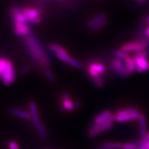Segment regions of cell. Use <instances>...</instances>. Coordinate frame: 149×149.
Listing matches in <instances>:
<instances>
[{"label":"cell","instance_id":"cell-1","mask_svg":"<svg viewBox=\"0 0 149 149\" xmlns=\"http://www.w3.org/2000/svg\"><path fill=\"white\" fill-rule=\"evenodd\" d=\"M24 46L27 54L34 62L46 69L49 67V56L34 34L31 33L25 37Z\"/></svg>","mask_w":149,"mask_h":149},{"label":"cell","instance_id":"cell-2","mask_svg":"<svg viewBox=\"0 0 149 149\" xmlns=\"http://www.w3.org/2000/svg\"><path fill=\"white\" fill-rule=\"evenodd\" d=\"M114 120H116V116L112 114L106 122L100 124H92L88 129V136L90 138H95L99 136L102 133L108 131L113 127Z\"/></svg>","mask_w":149,"mask_h":149},{"label":"cell","instance_id":"cell-3","mask_svg":"<svg viewBox=\"0 0 149 149\" xmlns=\"http://www.w3.org/2000/svg\"><path fill=\"white\" fill-rule=\"evenodd\" d=\"M130 57H132L136 64V71L139 73H143L149 70V51L145 50L133 53Z\"/></svg>","mask_w":149,"mask_h":149},{"label":"cell","instance_id":"cell-4","mask_svg":"<svg viewBox=\"0 0 149 149\" xmlns=\"http://www.w3.org/2000/svg\"><path fill=\"white\" fill-rule=\"evenodd\" d=\"M110 66L113 72L120 77L126 78L132 74L125 66L124 59L115 57L111 61Z\"/></svg>","mask_w":149,"mask_h":149},{"label":"cell","instance_id":"cell-5","mask_svg":"<svg viewBox=\"0 0 149 149\" xmlns=\"http://www.w3.org/2000/svg\"><path fill=\"white\" fill-rule=\"evenodd\" d=\"M23 14L27 17L28 22L30 24L37 25L41 22V11L40 9L24 7L22 8Z\"/></svg>","mask_w":149,"mask_h":149},{"label":"cell","instance_id":"cell-6","mask_svg":"<svg viewBox=\"0 0 149 149\" xmlns=\"http://www.w3.org/2000/svg\"><path fill=\"white\" fill-rule=\"evenodd\" d=\"M149 47L143 43L142 42L135 40L132 42L125 43L120 47V50L125 52H132L135 53L137 52H141L142 50H148Z\"/></svg>","mask_w":149,"mask_h":149},{"label":"cell","instance_id":"cell-7","mask_svg":"<svg viewBox=\"0 0 149 149\" xmlns=\"http://www.w3.org/2000/svg\"><path fill=\"white\" fill-rule=\"evenodd\" d=\"M105 65L100 62H93L88 65L86 68V71L89 74L90 78H94L102 76L106 72Z\"/></svg>","mask_w":149,"mask_h":149},{"label":"cell","instance_id":"cell-8","mask_svg":"<svg viewBox=\"0 0 149 149\" xmlns=\"http://www.w3.org/2000/svg\"><path fill=\"white\" fill-rule=\"evenodd\" d=\"M4 85L9 86L15 82L16 80V73L14 65L10 60H8L6 68L3 76L0 78Z\"/></svg>","mask_w":149,"mask_h":149},{"label":"cell","instance_id":"cell-9","mask_svg":"<svg viewBox=\"0 0 149 149\" xmlns=\"http://www.w3.org/2000/svg\"><path fill=\"white\" fill-rule=\"evenodd\" d=\"M13 31L18 37H26L31 33L29 24H14Z\"/></svg>","mask_w":149,"mask_h":149},{"label":"cell","instance_id":"cell-10","mask_svg":"<svg viewBox=\"0 0 149 149\" xmlns=\"http://www.w3.org/2000/svg\"><path fill=\"white\" fill-rule=\"evenodd\" d=\"M138 119L139 123L140 135H141V140L143 141H146L147 140L148 132H147V123L145 116L141 113Z\"/></svg>","mask_w":149,"mask_h":149},{"label":"cell","instance_id":"cell-11","mask_svg":"<svg viewBox=\"0 0 149 149\" xmlns=\"http://www.w3.org/2000/svg\"><path fill=\"white\" fill-rule=\"evenodd\" d=\"M141 112L135 113H130L125 114L124 116H116V120H117L118 123H125L128 121L136 120L139 119Z\"/></svg>","mask_w":149,"mask_h":149},{"label":"cell","instance_id":"cell-12","mask_svg":"<svg viewBox=\"0 0 149 149\" xmlns=\"http://www.w3.org/2000/svg\"><path fill=\"white\" fill-rule=\"evenodd\" d=\"M10 112L14 116H17L18 118H21L25 119H32V115L31 113H28L27 111H22L16 108H11Z\"/></svg>","mask_w":149,"mask_h":149},{"label":"cell","instance_id":"cell-13","mask_svg":"<svg viewBox=\"0 0 149 149\" xmlns=\"http://www.w3.org/2000/svg\"><path fill=\"white\" fill-rule=\"evenodd\" d=\"M111 114V112L109 110H104L103 111H102L101 113H100L98 115H97L95 118L94 123L100 124L106 122Z\"/></svg>","mask_w":149,"mask_h":149},{"label":"cell","instance_id":"cell-14","mask_svg":"<svg viewBox=\"0 0 149 149\" xmlns=\"http://www.w3.org/2000/svg\"><path fill=\"white\" fill-rule=\"evenodd\" d=\"M106 18V16L105 14L104 13H100L99 15H96V16L93 17V18H91V19H90L89 21H88L86 26L88 28L91 29V27H93L94 26H95L96 24H97V23H99L100 22H101V21L104 20V19Z\"/></svg>","mask_w":149,"mask_h":149},{"label":"cell","instance_id":"cell-15","mask_svg":"<svg viewBox=\"0 0 149 149\" xmlns=\"http://www.w3.org/2000/svg\"><path fill=\"white\" fill-rule=\"evenodd\" d=\"M140 112L139 109L136 107H129V108H124L118 110L116 113V116H124L130 113H135Z\"/></svg>","mask_w":149,"mask_h":149},{"label":"cell","instance_id":"cell-16","mask_svg":"<svg viewBox=\"0 0 149 149\" xmlns=\"http://www.w3.org/2000/svg\"><path fill=\"white\" fill-rule=\"evenodd\" d=\"M124 60H125V66H126L127 70L130 72V73L132 74L135 72L136 71V64H135L134 61L130 56H129V57H127V58L124 59Z\"/></svg>","mask_w":149,"mask_h":149},{"label":"cell","instance_id":"cell-17","mask_svg":"<svg viewBox=\"0 0 149 149\" xmlns=\"http://www.w3.org/2000/svg\"><path fill=\"white\" fill-rule=\"evenodd\" d=\"M49 49L50 51L57 54H68L67 50L62 47L56 44H50L49 45Z\"/></svg>","mask_w":149,"mask_h":149},{"label":"cell","instance_id":"cell-18","mask_svg":"<svg viewBox=\"0 0 149 149\" xmlns=\"http://www.w3.org/2000/svg\"><path fill=\"white\" fill-rule=\"evenodd\" d=\"M62 106L63 109L68 111H71L75 109L74 108V102L70 100V97H68V98H62Z\"/></svg>","mask_w":149,"mask_h":149},{"label":"cell","instance_id":"cell-19","mask_svg":"<svg viewBox=\"0 0 149 149\" xmlns=\"http://www.w3.org/2000/svg\"><path fill=\"white\" fill-rule=\"evenodd\" d=\"M90 80L93 85H94L95 86H96L97 88H101L104 86L105 80H104V77L102 76L94 78H91V79H90Z\"/></svg>","mask_w":149,"mask_h":149},{"label":"cell","instance_id":"cell-20","mask_svg":"<svg viewBox=\"0 0 149 149\" xmlns=\"http://www.w3.org/2000/svg\"><path fill=\"white\" fill-rule=\"evenodd\" d=\"M108 19L106 18L104 20L101 21L99 23H97V24H96L95 26L91 27L90 29L92 32H96L100 31L102 29H103L104 27H106L107 25H108Z\"/></svg>","mask_w":149,"mask_h":149},{"label":"cell","instance_id":"cell-21","mask_svg":"<svg viewBox=\"0 0 149 149\" xmlns=\"http://www.w3.org/2000/svg\"><path fill=\"white\" fill-rule=\"evenodd\" d=\"M140 142H130L123 144L122 149H139Z\"/></svg>","mask_w":149,"mask_h":149},{"label":"cell","instance_id":"cell-22","mask_svg":"<svg viewBox=\"0 0 149 149\" xmlns=\"http://www.w3.org/2000/svg\"><path fill=\"white\" fill-rule=\"evenodd\" d=\"M38 130V132L39 134V136L40 138L45 141V140L47 139V131H46V128L45 125L43 123H40L39 125V127L37 129Z\"/></svg>","mask_w":149,"mask_h":149},{"label":"cell","instance_id":"cell-23","mask_svg":"<svg viewBox=\"0 0 149 149\" xmlns=\"http://www.w3.org/2000/svg\"><path fill=\"white\" fill-rule=\"evenodd\" d=\"M8 60L5 58L0 57V78H1L6 68Z\"/></svg>","mask_w":149,"mask_h":149},{"label":"cell","instance_id":"cell-24","mask_svg":"<svg viewBox=\"0 0 149 149\" xmlns=\"http://www.w3.org/2000/svg\"><path fill=\"white\" fill-rule=\"evenodd\" d=\"M29 108L31 111V114L32 115V118L33 117H39V112L37 109V107L34 102H31L29 103Z\"/></svg>","mask_w":149,"mask_h":149},{"label":"cell","instance_id":"cell-25","mask_svg":"<svg viewBox=\"0 0 149 149\" xmlns=\"http://www.w3.org/2000/svg\"><path fill=\"white\" fill-rule=\"evenodd\" d=\"M103 145L109 147L112 149H122L123 144L119 142H104Z\"/></svg>","mask_w":149,"mask_h":149},{"label":"cell","instance_id":"cell-26","mask_svg":"<svg viewBox=\"0 0 149 149\" xmlns=\"http://www.w3.org/2000/svg\"><path fill=\"white\" fill-rule=\"evenodd\" d=\"M56 56L61 61L66 62L67 63H69L70 60L72 59V58L70 57L68 54H57Z\"/></svg>","mask_w":149,"mask_h":149},{"label":"cell","instance_id":"cell-27","mask_svg":"<svg viewBox=\"0 0 149 149\" xmlns=\"http://www.w3.org/2000/svg\"><path fill=\"white\" fill-rule=\"evenodd\" d=\"M114 55H115V57L120 58L123 59H125L127 57H129V55L128 53L124 52V51L121 50H116L114 51Z\"/></svg>","mask_w":149,"mask_h":149},{"label":"cell","instance_id":"cell-28","mask_svg":"<svg viewBox=\"0 0 149 149\" xmlns=\"http://www.w3.org/2000/svg\"><path fill=\"white\" fill-rule=\"evenodd\" d=\"M44 74L45 77L48 78V80L52 83L55 82V77H54V74L49 69H45Z\"/></svg>","mask_w":149,"mask_h":149},{"label":"cell","instance_id":"cell-29","mask_svg":"<svg viewBox=\"0 0 149 149\" xmlns=\"http://www.w3.org/2000/svg\"><path fill=\"white\" fill-rule=\"evenodd\" d=\"M70 66L76 68H83V64L80 61H78V60L72 58L70 62L68 63Z\"/></svg>","mask_w":149,"mask_h":149},{"label":"cell","instance_id":"cell-30","mask_svg":"<svg viewBox=\"0 0 149 149\" xmlns=\"http://www.w3.org/2000/svg\"><path fill=\"white\" fill-rule=\"evenodd\" d=\"M8 147L9 149H19L17 143L15 141H10L8 142Z\"/></svg>","mask_w":149,"mask_h":149},{"label":"cell","instance_id":"cell-31","mask_svg":"<svg viewBox=\"0 0 149 149\" xmlns=\"http://www.w3.org/2000/svg\"><path fill=\"white\" fill-rule=\"evenodd\" d=\"M30 70V68L28 65H24L21 69V74L22 75H25Z\"/></svg>","mask_w":149,"mask_h":149},{"label":"cell","instance_id":"cell-32","mask_svg":"<svg viewBox=\"0 0 149 149\" xmlns=\"http://www.w3.org/2000/svg\"><path fill=\"white\" fill-rule=\"evenodd\" d=\"M139 149H147L146 141H143L142 140L140 141V146Z\"/></svg>","mask_w":149,"mask_h":149},{"label":"cell","instance_id":"cell-33","mask_svg":"<svg viewBox=\"0 0 149 149\" xmlns=\"http://www.w3.org/2000/svg\"><path fill=\"white\" fill-rule=\"evenodd\" d=\"M74 108L75 109H78L80 108V106H81V103L80 101H75L74 102Z\"/></svg>","mask_w":149,"mask_h":149},{"label":"cell","instance_id":"cell-34","mask_svg":"<svg viewBox=\"0 0 149 149\" xmlns=\"http://www.w3.org/2000/svg\"><path fill=\"white\" fill-rule=\"evenodd\" d=\"M145 36L146 37L149 39V25H148V26L145 29Z\"/></svg>","mask_w":149,"mask_h":149},{"label":"cell","instance_id":"cell-35","mask_svg":"<svg viewBox=\"0 0 149 149\" xmlns=\"http://www.w3.org/2000/svg\"><path fill=\"white\" fill-rule=\"evenodd\" d=\"M97 149H112V148H111L109 147H106V146H105L104 145H102V146H100L97 147Z\"/></svg>","mask_w":149,"mask_h":149},{"label":"cell","instance_id":"cell-36","mask_svg":"<svg viewBox=\"0 0 149 149\" xmlns=\"http://www.w3.org/2000/svg\"><path fill=\"white\" fill-rule=\"evenodd\" d=\"M145 21L148 25H149V15L145 17Z\"/></svg>","mask_w":149,"mask_h":149},{"label":"cell","instance_id":"cell-37","mask_svg":"<svg viewBox=\"0 0 149 149\" xmlns=\"http://www.w3.org/2000/svg\"><path fill=\"white\" fill-rule=\"evenodd\" d=\"M136 1L138 3H140V4H143L145 3L147 0H136Z\"/></svg>","mask_w":149,"mask_h":149},{"label":"cell","instance_id":"cell-38","mask_svg":"<svg viewBox=\"0 0 149 149\" xmlns=\"http://www.w3.org/2000/svg\"><path fill=\"white\" fill-rule=\"evenodd\" d=\"M146 147H147V149H149V140H147V141H146Z\"/></svg>","mask_w":149,"mask_h":149},{"label":"cell","instance_id":"cell-39","mask_svg":"<svg viewBox=\"0 0 149 149\" xmlns=\"http://www.w3.org/2000/svg\"><path fill=\"white\" fill-rule=\"evenodd\" d=\"M147 139L149 140V132H148L147 134Z\"/></svg>","mask_w":149,"mask_h":149}]
</instances>
